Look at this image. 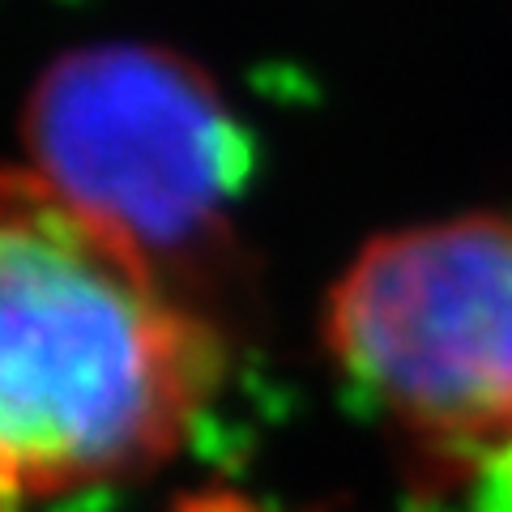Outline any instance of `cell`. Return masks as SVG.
<instances>
[{
    "label": "cell",
    "mask_w": 512,
    "mask_h": 512,
    "mask_svg": "<svg viewBox=\"0 0 512 512\" xmlns=\"http://www.w3.org/2000/svg\"><path fill=\"white\" fill-rule=\"evenodd\" d=\"M0 205L9 495H64L150 470L210 389L214 342L167 299L146 256L35 171H9Z\"/></svg>",
    "instance_id": "cell-1"
},
{
    "label": "cell",
    "mask_w": 512,
    "mask_h": 512,
    "mask_svg": "<svg viewBox=\"0 0 512 512\" xmlns=\"http://www.w3.org/2000/svg\"><path fill=\"white\" fill-rule=\"evenodd\" d=\"M35 175L137 256L167 265L222 231L248 150L197 64L146 43L60 56L26 103Z\"/></svg>",
    "instance_id": "cell-2"
},
{
    "label": "cell",
    "mask_w": 512,
    "mask_h": 512,
    "mask_svg": "<svg viewBox=\"0 0 512 512\" xmlns=\"http://www.w3.org/2000/svg\"><path fill=\"white\" fill-rule=\"evenodd\" d=\"M325 342L419 436L512 440V218H457L367 244L329 295Z\"/></svg>",
    "instance_id": "cell-3"
}]
</instances>
